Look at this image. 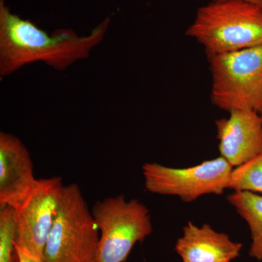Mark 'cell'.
I'll list each match as a JSON object with an SVG mask.
<instances>
[{"mask_svg": "<svg viewBox=\"0 0 262 262\" xmlns=\"http://www.w3.org/2000/svg\"><path fill=\"white\" fill-rule=\"evenodd\" d=\"M110 23V18H106L84 37H79L72 29H58L49 34L12 13L1 0L0 76L6 77L36 61L64 70L89 56L90 52L102 42Z\"/></svg>", "mask_w": 262, "mask_h": 262, "instance_id": "6da1fadb", "label": "cell"}, {"mask_svg": "<svg viewBox=\"0 0 262 262\" xmlns=\"http://www.w3.org/2000/svg\"><path fill=\"white\" fill-rule=\"evenodd\" d=\"M204 48L206 56L262 45V8L239 0L212 1L198 8L186 31Z\"/></svg>", "mask_w": 262, "mask_h": 262, "instance_id": "7a4b0ae2", "label": "cell"}, {"mask_svg": "<svg viewBox=\"0 0 262 262\" xmlns=\"http://www.w3.org/2000/svg\"><path fill=\"white\" fill-rule=\"evenodd\" d=\"M211 75V101L221 110L262 113V45L207 56Z\"/></svg>", "mask_w": 262, "mask_h": 262, "instance_id": "3957f363", "label": "cell"}, {"mask_svg": "<svg viewBox=\"0 0 262 262\" xmlns=\"http://www.w3.org/2000/svg\"><path fill=\"white\" fill-rule=\"evenodd\" d=\"M100 232L77 184L65 186L44 262H96Z\"/></svg>", "mask_w": 262, "mask_h": 262, "instance_id": "277c9868", "label": "cell"}, {"mask_svg": "<svg viewBox=\"0 0 262 262\" xmlns=\"http://www.w3.org/2000/svg\"><path fill=\"white\" fill-rule=\"evenodd\" d=\"M91 212L100 232L96 262H125L152 232L149 210L138 200L110 196L96 202Z\"/></svg>", "mask_w": 262, "mask_h": 262, "instance_id": "5b68a950", "label": "cell"}, {"mask_svg": "<svg viewBox=\"0 0 262 262\" xmlns=\"http://www.w3.org/2000/svg\"><path fill=\"white\" fill-rule=\"evenodd\" d=\"M142 171L148 192L177 196L190 203L205 194H222L228 188L232 166L220 156L184 168L146 163Z\"/></svg>", "mask_w": 262, "mask_h": 262, "instance_id": "8992f818", "label": "cell"}, {"mask_svg": "<svg viewBox=\"0 0 262 262\" xmlns=\"http://www.w3.org/2000/svg\"><path fill=\"white\" fill-rule=\"evenodd\" d=\"M64 187L60 177L37 179L29 195L15 209V246L43 259Z\"/></svg>", "mask_w": 262, "mask_h": 262, "instance_id": "52a82bcc", "label": "cell"}, {"mask_svg": "<svg viewBox=\"0 0 262 262\" xmlns=\"http://www.w3.org/2000/svg\"><path fill=\"white\" fill-rule=\"evenodd\" d=\"M215 121L220 156L237 167L262 153V117L250 110H232Z\"/></svg>", "mask_w": 262, "mask_h": 262, "instance_id": "ba28073f", "label": "cell"}, {"mask_svg": "<svg viewBox=\"0 0 262 262\" xmlns=\"http://www.w3.org/2000/svg\"><path fill=\"white\" fill-rule=\"evenodd\" d=\"M37 179L28 149L16 136L0 133V205L17 208Z\"/></svg>", "mask_w": 262, "mask_h": 262, "instance_id": "9c48e42d", "label": "cell"}, {"mask_svg": "<svg viewBox=\"0 0 262 262\" xmlns=\"http://www.w3.org/2000/svg\"><path fill=\"white\" fill-rule=\"evenodd\" d=\"M242 244L228 235L214 230L211 226L198 227L188 222L175 250L183 262H231L238 257Z\"/></svg>", "mask_w": 262, "mask_h": 262, "instance_id": "30bf717a", "label": "cell"}, {"mask_svg": "<svg viewBox=\"0 0 262 262\" xmlns=\"http://www.w3.org/2000/svg\"><path fill=\"white\" fill-rule=\"evenodd\" d=\"M227 200L249 226L251 243L249 255L262 260V196L256 193L234 191Z\"/></svg>", "mask_w": 262, "mask_h": 262, "instance_id": "8fae6325", "label": "cell"}, {"mask_svg": "<svg viewBox=\"0 0 262 262\" xmlns=\"http://www.w3.org/2000/svg\"><path fill=\"white\" fill-rule=\"evenodd\" d=\"M227 189L262 193V153L232 169Z\"/></svg>", "mask_w": 262, "mask_h": 262, "instance_id": "7c38bea8", "label": "cell"}, {"mask_svg": "<svg viewBox=\"0 0 262 262\" xmlns=\"http://www.w3.org/2000/svg\"><path fill=\"white\" fill-rule=\"evenodd\" d=\"M15 209L0 205V262H15Z\"/></svg>", "mask_w": 262, "mask_h": 262, "instance_id": "4fadbf2b", "label": "cell"}, {"mask_svg": "<svg viewBox=\"0 0 262 262\" xmlns=\"http://www.w3.org/2000/svg\"><path fill=\"white\" fill-rule=\"evenodd\" d=\"M15 254H16L18 262H44L42 258L36 257L33 256L28 251L23 249V248L15 246Z\"/></svg>", "mask_w": 262, "mask_h": 262, "instance_id": "5bb4252c", "label": "cell"}, {"mask_svg": "<svg viewBox=\"0 0 262 262\" xmlns=\"http://www.w3.org/2000/svg\"><path fill=\"white\" fill-rule=\"evenodd\" d=\"M212 1L222 2L227 1V0H212ZM239 1H244L246 2V3H251V4L257 5V6L262 8V0H239Z\"/></svg>", "mask_w": 262, "mask_h": 262, "instance_id": "9a60e30c", "label": "cell"}, {"mask_svg": "<svg viewBox=\"0 0 262 262\" xmlns=\"http://www.w3.org/2000/svg\"><path fill=\"white\" fill-rule=\"evenodd\" d=\"M15 255H16V254H15ZM15 262H18V258H17V256H16V260H15Z\"/></svg>", "mask_w": 262, "mask_h": 262, "instance_id": "2e32d148", "label": "cell"}, {"mask_svg": "<svg viewBox=\"0 0 262 262\" xmlns=\"http://www.w3.org/2000/svg\"><path fill=\"white\" fill-rule=\"evenodd\" d=\"M260 114H261V117H262V113H260Z\"/></svg>", "mask_w": 262, "mask_h": 262, "instance_id": "e0dca14e", "label": "cell"}]
</instances>
